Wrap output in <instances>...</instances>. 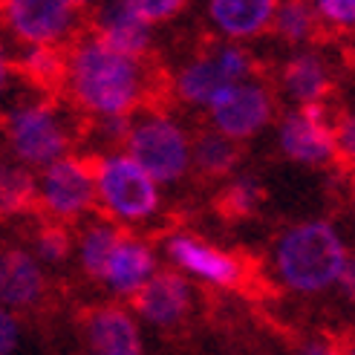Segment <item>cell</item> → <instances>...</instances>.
Masks as SVG:
<instances>
[{
	"label": "cell",
	"instance_id": "33",
	"mask_svg": "<svg viewBox=\"0 0 355 355\" xmlns=\"http://www.w3.org/2000/svg\"><path fill=\"white\" fill-rule=\"evenodd\" d=\"M344 355H355V335L344 338Z\"/></svg>",
	"mask_w": 355,
	"mask_h": 355
},
{
	"label": "cell",
	"instance_id": "15",
	"mask_svg": "<svg viewBox=\"0 0 355 355\" xmlns=\"http://www.w3.org/2000/svg\"><path fill=\"white\" fill-rule=\"evenodd\" d=\"M159 272V254L156 248L136 232H124L119 245L104 266V275L98 286L107 292L116 304L133 300Z\"/></svg>",
	"mask_w": 355,
	"mask_h": 355
},
{
	"label": "cell",
	"instance_id": "10",
	"mask_svg": "<svg viewBox=\"0 0 355 355\" xmlns=\"http://www.w3.org/2000/svg\"><path fill=\"white\" fill-rule=\"evenodd\" d=\"M211 128L232 141H248L263 133L275 119V90L266 81L248 78L234 84L205 110Z\"/></svg>",
	"mask_w": 355,
	"mask_h": 355
},
{
	"label": "cell",
	"instance_id": "21",
	"mask_svg": "<svg viewBox=\"0 0 355 355\" xmlns=\"http://www.w3.org/2000/svg\"><path fill=\"white\" fill-rule=\"evenodd\" d=\"M38 214V180L17 162L0 159V223L29 220Z\"/></svg>",
	"mask_w": 355,
	"mask_h": 355
},
{
	"label": "cell",
	"instance_id": "4",
	"mask_svg": "<svg viewBox=\"0 0 355 355\" xmlns=\"http://www.w3.org/2000/svg\"><path fill=\"white\" fill-rule=\"evenodd\" d=\"M96 211L113 225L133 232L148 225L162 208V185L153 182L124 150H101L93 156Z\"/></svg>",
	"mask_w": 355,
	"mask_h": 355
},
{
	"label": "cell",
	"instance_id": "17",
	"mask_svg": "<svg viewBox=\"0 0 355 355\" xmlns=\"http://www.w3.org/2000/svg\"><path fill=\"white\" fill-rule=\"evenodd\" d=\"M277 84H280V93L295 107L327 104V96L332 90V69L318 49H295L283 61Z\"/></svg>",
	"mask_w": 355,
	"mask_h": 355
},
{
	"label": "cell",
	"instance_id": "27",
	"mask_svg": "<svg viewBox=\"0 0 355 355\" xmlns=\"http://www.w3.org/2000/svg\"><path fill=\"white\" fill-rule=\"evenodd\" d=\"M21 78H17V52L12 49V44L0 35V110L21 93Z\"/></svg>",
	"mask_w": 355,
	"mask_h": 355
},
{
	"label": "cell",
	"instance_id": "2",
	"mask_svg": "<svg viewBox=\"0 0 355 355\" xmlns=\"http://www.w3.org/2000/svg\"><path fill=\"white\" fill-rule=\"evenodd\" d=\"M81 119L61 96L21 90L0 110L3 156L38 173L58 159L76 153Z\"/></svg>",
	"mask_w": 355,
	"mask_h": 355
},
{
	"label": "cell",
	"instance_id": "20",
	"mask_svg": "<svg viewBox=\"0 0 355 355\" xmlns=\"http://www.w3.org/2000/svg\"><path fill=\"white\" fill-rule=\"evenodd\" d=\"M17 78L29 93L61 96L67 78V49H15Z\"/></svg>",
	"mask_w": 355,
	"mask_h": 355
},
{
	"label": "cell",
	"instance_id": "5",
	"mask_svg": "<svg viewBox=\"0 0 355 355\" xmlns=\"http://www.w3.org/2000/svg\"><path fill=\"white\" fill-rule=\"evenodd\" d=\"M87 12L76 0H6L0 35L12 49H69L87 32Z\"/></svg>",
	"mask_w": 355,
	"mask_h": 355
},
{
	"label": "cell",
	"instance_id": "18",
	"mask_svg": "<svg viewBox=\"0 0 355 355\" xmlns=\"http://www.w3.org/2000/svg\"><path fill=\"white\" fill-rule=\"evenodd\" d=\"M275 9V0H211L205 17L228 44H240L272 29Z\"/></svg>",
	"mask_w": 355,
	"mask_h": 355
},
{
	"label": "cell",
	"instance_id": "13",
	"mask_svg": "<svg viewBox=\"0 0 355 355\" xmlns=\"http://www.w3.org/2000/svg\"><path fill=\"white\" fill-rule=\"evenodd\" d=\"M84 355H145V338L136 315L116 300L84 309L78 321Z\"/></svg>",
	"mask_w": 355,
	"mask_h": 355
},
{
	"label": "cell",
	"instance_id": "3",
	"mask_svg": "<svg viewBox=\"0 0 355 355\" xmlns=\"http://www.w3.org/2000/svg\"><path fill=\"white\" fill-rule=\"evenodd\" d=\"M349 248L329 220L292 223L272 245V269L277 283L295 295H321L338 286Z\"/></svg>",
	"mask_w": 355,
	"mask_h": 355
},
{
	"label": "cell",
	"instance_id": "34",
	"mask_svg": "<svg viewBox=\"0 0 355 355\" xmlns=\"http://www.w3.org/2000/svg\"><path fill=\"white\" fill-rule=\"evenodd\" d=\"M0 159H6V156H3V136H0Z\"/></svg>",
	"mask_w": 355,
	"mask_h": 355
},
{
	"label": "cell",
	"instance_id": "23",
	"mask_svg": "<svg viewBox=\"0 0 355 355\" xmlns=\"http://www.w3.org/2000/svg\"><path fill=\"white\" fill-rule=\"evenodd\" d=\"M26 245L32 248V254L38 257L46 269H58V266L73 260L76 228H67L61 223H49V220H38Z\"/></svg>",
	"mask_w": 355,
	"mask_h": 355
},
{
	"label": "cell",
	"instance_id": "31",
	"mask_svg": "<svg viewBox=\"0 0 355 355\" xmlns=\"http://www.w3.org/2000/svg\"><path fill=\"white\" fill-rule=\"evenodd\" d=\"M295 355H344V341H332L324 335L315 338H304L295 347Z\"/></svg>",
	"mask_w": 355,
	"mask_h": 355
},
{
	"label": "cell",
	"instance_id": "12",
	"mask_svg": "<svg viewBox=\"0 0 355 355\" xmlns=\"http://www.w3.org/2000/svg\"><path fill=\"white\" fill-rule=\"evenodd\" d=\"M52 292L49 269L26 243H0V306L15 315L38 312Z\"/></svg>",
	"mask_w": 355,
	"mask_h": 355
},
{
	"label": "cell",
	"instance_id": "26",
	"mask_svg": "<svg viewBox=\"0 0 355 355\" xmlns=\"http://www.w3.org/2000/svg\"><path fill=\"white\" fill-rule=\"evenodd\" d=\"M335 162L355 171V110L335 113Z\"/></svg>",
	"mask_w": 355,
	"mask_h": 355
},
{
	"label": "cell",
	"instance_id": "7",
	"mask_svg": "<svg viewBox=\"0 0 355 355\" xmlns=\"http://www.w3.org/2000/svg\"><path fill=\"white\" fill-rule=\"evenodd\" d=\"M38 180V214L41 220L78 228L96 217V173L93 156L69 153L49 168L35 173Z\"/></svg>",
	"mask_w": 355,
	"mask_h": 355
},
{
	"label": "cell",
	"instance_id": "28",
	"mask_svg": "<svg viewBox=\"0 0 355 355\" xmlns=\"http://www.w3.org/2000/svg\"><path fill=\"white\" fill-rule=\"evenodd\" d=\"M312 6L321 24L338 26V29H355V0H318Z\"/></svg>",
	"mask_w": 355,
	"mask_h": 355
},
{
	"label": "cell",
	"instance_id": "14",
	"mask_svg": "<svg viewBox=\"0 0 355 355\" xmlns=\"http://www.w3.org/2000/svg\"><path fill=\"white\" fill-rule=\"evenodd\" d=\"M130 312L139 324L153 329H176L193 312V289L185 275L173 269H159L156 277L130 300Z\"/></svg>",
	"mask_w": 355,
	"mask_h": 355
},
{
	"label": "cell",
	"instance_id": "11",
	"mask_svg": "<svg viewBox=\"0 0 355 355\" xmlns=\"http://www.w3.org/2000/svg\"><path fill=\"white\" fill-rule=\"evenodd\" d=\"M162 254L168 257L171 269L185 277H197L217 289H237L245 280V263L225 252L220 245H211L197 234L171 232L162 240Z\"/></svg>",
	"mask_w": 355,
	"mask_h": 355
},
{
	"label": "cell",
	"instance_id": "29",
	"mask_svg": "<svg viewBox=\"0 0 355 355\" xmlns=\"http://www.w3.org/2000/svg\"><path fill=\"white\" fill-rule=\"evenodd\" d=\"M133 9L145 17L150 26L156 24H168L176 15H182L185 3L182 0H133Z\"/></svg>",
	"mask_w": 355,
	"mask_h": 355
},
{
	"label": "cell",
	"instance_id": "19",
	"mask_svg": "<svg viewBox=\"0 0 355 355\" xmlns=\"http://www.w3.org/2000/svg\"><path fill=\"white\" fill-rule=\"evenodd\" d=\"M124 234V228L113 225L110 220L104 217H90L87 223H81L76 228V248H73V260L78 266V272L87 277L98 283L101 275H104V266H107L113 248L119 245Z\"/></svg>",
	"mask_w": 355,
	"mask_h": 355
},
{
	"label": "cell",
	"instance_id": "9",
	"mask_svg": "<svg viewBox=\"0 0 355 355\" xmlns=\"http://www.w3.org/2000/svg\"><path fill=\"white\" fill-rule=\"evenodd\" d=\"M277 148L297 165L324 168L335 162V116L329 104L292 107L277 119Z\"/></svg>",
	"mask_w": 355,
	"mask_h": 355
},
{
	"label": "cell",
	"instance_id": "35",
	"mask_svg": "<svg viewBox=\"0 0 355 355\" xmlns=\"http://www.w3.org/2000/svg\"><path fill=\"white\" fill-rule=\"evenodd\" d=\"M352 202H355V188H352Z\"/></svg>",
	"mask_w": 355,
	"mask_h": 355
},
{
	"label": "cell",
	"instance_id": "25",
	"mask_svg": "<svg viewBox=\"0 0 355 355\" xmlns=\"http://www.w3.org/2000/svg\"><path fill=\"white\" fill-rule=\"evenodd\" d=\"M263 197H266V191H263L257 176L237 173L228 180V185L220 193V211L228 220H245V217L257 214Z\"/></svg>",
	"mask_w": 355,
	"mask_h": 355
},
{
	"label": "cell",
	"instance_id": "16",
	"mask_svg": "<svg viewBox=\"0 0 355 355\" xmlns=\"http://www.w3.org/2000/svg\"><path fill=\"white\" fill-rule=\"evenodd\" d=\"M96 38H101L107 46H113L121 55L130 58H150L153 46V26L133 9V0H116V3H101L90 12L87 21Z\"/></svg>",
	"mask_w": 355,
	"mask_h": 355
},
{
	"label": "cell",
	"instance_id": "24",
	"mask_svg": "<svg viewBox=\"0 0 355 355\" xmlns=\"http://www.w3.org/2000/svg\"><path fill=\"white\" fill-rule=\"evenodd\" d=\"M272 32L283 44L304 46L321 32V21H318V15H315V6L300 3V0H289V3H277Z\"/></svg>",
	"mask_w": 355,
	"mask_h": 355
},
{
	"label": "cell",
	"instance_id": "8",
	"mask_svg": "<svg viewBox=\"0 0 355 355\" xmlns=\"http://www.w3.org/2000/svg\"><path fill=\"white\" fill-rule=\"evenodd\" d=\"M254 76V58L252 52L240 44H214L211 49L193 55L173 73L171 90L173 96L191 104V107L208 110L228 87L243 84Z\"/></svg>",
	"mask_w": 355,
	"mask_h": 355
},
{
	"label": "cell",
	"instance_id": "30",
	"mask_svg": "<svg viewBox=\"0 0 355 355\" xmlns=\"http://www.w3.org/2000/svg\"><path fill=\"white\" fill-rule=\"evenodd\" d=\"M24 341V321L21 315L9 312L6 306H0V355H15L21 349Z\"/></svg>",
	"mask_w": 355,
	"mask_h": 355
},
{
	"label": "cell",
	"instance_id": "6",
	"mask_svg": "<svg viewBox=\"0 0 355 355\" xmlns=\"http://www.w3.org/2000/svg\"><path fill=\"white\" fill-rule=\"evenodd\" d=\"M191 136L162 107H145L130 119L121 150L159 185L182 182L191 171Z\"/></svg>",
	"mask_w": 355,
	"mask_h": 355
},
{
	"label": "cell",
	"instance_id": "32",
	"mask_svg": "<svg viewBox=\"0 0 355 355\" xmlns=\"http://www.w3.org/2000/svg\"><path fill=\"white\" fill-rule=\"evenodd\" d=\"M338 289L347 300L355 304V252H349V257H347V266H344L341 280H338Z\"/></svg>",
	"mask_w": 355,
	"mask_h": 355
},
{
	"label": "cell",
	"instance_id": "22",
	"mask_svg": "<svg viewBox=\"0 0 355 355\" xmlns=\"http://www.w3.org/2000/svg\"><path fill=\"white\" fill-rule=\"evenodd\" d=\"M240 165V145L225 139L214 128H205L191 141V168L205 180H223L232 176Z\"/></svg>",
	"mask_w": 355,
	"mask_h": 355
},
{
	"label": "cell",
	"instance_id": "1",
	"mask_svg": "<svg viewBox=\"0 0 355 355\" xmlns=\"http://www.w3.org/2000/svg\"><path fill=\"white\" fill-rule=\"evenodd\" d=\"M156 84L159 78H153L148 61L121 55L87 29L67 49L61 98L87 124L133 119L139 110L150 107Z\"/></svg>",
	"mask_w": 355,
	"mask_h": 355
}]
</instances>
